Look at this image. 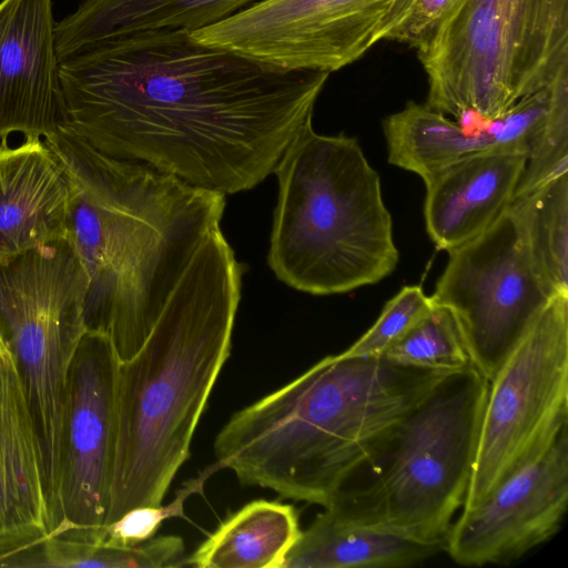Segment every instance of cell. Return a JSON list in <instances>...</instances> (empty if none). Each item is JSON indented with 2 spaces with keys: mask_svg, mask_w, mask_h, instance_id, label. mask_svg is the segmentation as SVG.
<instances>
[{
  "mask_svg": "<svg viewBox=\"0 0 568 568\" xmlns=\"http://www.w3.org/2000/svg\"><path fill=\"white\" fill-rule=\"evenodd\" d=\"M59 73L67 126L95 150L224 195L273 173L329 75L274 68L183 29L101 40Z\"/></svg>",
  "mask_w": 568,
  "mask_h": 568,
  "instance_id": "6da1fadb",
  "label": "cell"
},
{
  "mask_svg": "<svg viewBox=\"0 0 568 568\" xmlns=\"http://www.w3.org/2000/svg\"><path fill=\"white\" fill-rule=\"evenodd\" d=\"M69 179L64 239L88 280L87 331L120 362L141 348L190 260L220 223L225 195L109 156L68 126L44 139Z\"/></svg>",
  "mask_w": 568,
  "mask_h": 568,
  "instance_id": "7a4b0ae2",
  "label": "cell"
},
{
  "mask_svg": "<svg viewBox=\"0 0 568 568\" xmlns=\"http://www.w3.org/2000/svg\"><path fill=\"white\" fill-rule=\"evenodd\" d=\"M242 266L221 229L197 247L116 382V450L105 525L160 506L230 356Z\"/></svg>",
  "mask_w": 568,
  "mask_h": 568,
  "instance_id": "3957f363",
  "label": "cell"
},
{
  "mask_svg": "<svg viewBox=\"0 0 568 568\" xmlns=\"http://www.w3.org/2000/svg\"><path fill=\"white\" fill-rule=\"evenodd\" d=\"M447 374L326 356L232 415L214 440L215 466L244 485L326 507Z\"/></svg>",
  "mask_w": 568,
  "mask_h": 568,
  "instance_id": "277c9868",
  "label": "cell"
},
{
  "mask_svg": "<svg viewBox=\"0 0 568 568\" xmlns=\"http://www.w3.org/2000/svg\"><path fill=\"white\" fill-rule=\"evenodd\" d=\"M273 173L278 184L267 263L287 286L348 293L389 276L399 261L378 173L356 138H293Z\"/></svg>",
  "mask_w": 568,
  "mask_h": 568,
  "instance_id": "5b68a950",
  "label": "cell"
},
{
  "mask_svg": "<svg viewBox=\"0 0 568 568\" xmlns=\"http://www.w3.org/2000/svg\"><path fill=\"white\" fill-rule=\"evenodd\" d=\"M488 385L475 367L445 375L324 508L445 547L468 489Z\"/></svg>",
  "mask_w": 568,
  "mask_h": 568,
  "instance_id": "8992f818",
  "label": "cell"
},
{
  "mask_svg": "<svg viewBox=\"0 0 568 568\" xmlns=\"http://www.w3.org/2000/svg\"><path fill=\"white\" fill-rule=\"evenodd\" d=\"M418 59L426 105L470 125L568 73V0H460Z\"/></svg>",
  "mask_w": 568,
  "mask_h": 568,
  "instance_id": "52a82bcc",
  "label": "cell"
},
{
  "mask_svg": "<svg viewBox=\"0 0 568 568\" xmlns=\"http://www.w3.org/2000/svg\"><path fill=\"white\" fill-rule=\"evenodd\" d=\"M88 280L64 239L0 260V332L37 434L49 532L62 525L60 447L70 362L87 331Z\"/></svg>",
  "mask_w": 568,
  "mask_h": 568,
  "instance_id": "ba28073f",
  "label": "cell"
},
{
  "mask_svg": "<svg viewBox=\"0 0 568 568\" xmlns=\"http://www.w3.org/2000/svg\"><path fill=\"white\" fill-rule=\"evenodd\" d=\"M556 295L507 207L478 236L448 251L430 298L453 314L475 368L489 382Z\"/></svg>",
  "mask_w": 568,
  "mask_h": 568,
  "instance_id": "9c48e42d",
  "label": "cell"
},
{
  "mask_svg": "<svg viewBox=\"0 0 568 568\" xmlns=\"http://www.w3.org/2000/svg\"><path fill=\"white\" fill-rule=\"evenodd\" d=\"M568 423V295H556L489 381L462 509Z\"/></svg>",
  "mask_w": 568,
  "mask_h": 568,
  "instance_id": "30bf717a",
  "label": "cell"
},
{
  "mask_svg": "<svg viewBox=\"0 0 568 568\" xmlns=\"http://www.w3.org/2000/svg\"><path fill=\"white\" fill-rule=\"evenodd\" d=\"M393 0H264L191 32L200 43L274 68L334 72L381 41Z\"/></svg>",
  "mask_w": 568,
  "mask_h": 568,
  "instance_id": "8fae6325",
  "label": "cell"
},
{
  "mask_svg": "<svg viewBox=\"0 0 568 568\" xmlns=\"http://www.w3.org/2000/svg\"><path fill=\"white\" fill-rule=\"evenodd\" d=\"M568 506V423L505 475L475 507L462 509L445 550L462 566L509 565L552 538Z\"/></svg>",
  "mask_w": 568,
  "mask_h": 568,
  "instance_id": "7c38bea8",
  "label": "cell"
},
{
  "mask_svg": "<svg viewBox=\"0 0 568 568\" xmlns=\"http://www.w3.org/2000/svg\"><path fill=\"white\" fill-rule=\"evenodd\" d=\"M119 365L108 335L83 333L68 371L59 474L62 525L57 530L105 525L116 450Z\"/></svg>",
  "mask_w": 568,
  "mask_h": 568,
  "instance_id": "4fadbf2b",
  "label": "cell"
},
{
  "mask_svg": "<svg viewBox=\"0 0 568 568\" xmlns=\"http://www.w3.org/2000/svg\"><path fill=\"white\" fill-rule=\"evenodd\" d=\"M52 0L0 1V138L44 139L68 125Z\"/></svg>",
  "mask_w": 568,
  "mask_h": 568,
  "instance_id": "5bb4252c",
  "label": "cell"
},
{
  "mask_svg": "<svg viewBox=\"0 0 568 568\" xmlns=\"http://www.w3.org/2000/svg\"><path fill=\"white\" fill-rule=\"evenodd\" d=\"M48 536L39 443L10 352L0 363V567Z\"/></svg>",
  "mask_w": 568,
  "mask_h": 568,
  "instance_id": "9a60e30c",
  "label": "cell"
},
{
  "mask_svg": "<svg viewBox=\"0 0 568 568\" xmlns=\"http://www.w3.org/2000/svg\"><path fill=\"white\" fill-rule=\"evenodd\" d=\"M527 155L488 150L463 158L425 181L426 231L450 251L487 230L509 206Z\"/></svg>",
  "mask_w": 568,
  "mask_h": 568,
  "instance_id": "2e32d148",
  "label": "cell"
},
{
  "mask_svg": "<svg viewBox=\"0 0 568 568\" xmlns=\"http://www.w3.org/2000/svg\"><path fill=\"white\" fill-rule=\"evenodd\" d=\"M71 189L67 173L40 139L0 144V260L64 237Z\"/></svg>",
  "mask_w": 568,
  "mask_h": 568,
  "instance_id": "e0dca14e",
  "label": "cell"
},
{
  "mask_svg": "<svg viewBox=\"0 0 568 568\" xmlns=\"http://www.w3.org/2000/svg\"><path fill=\"white\" fill-rule=\"evenodd\" d=\"M264 0H83L55 23V51L62 61L112 37L158 29L193 32Z\"/></svg>",
  "mask_w": 568,
  "mask_h": 568,
  "instance_id": "ac0fdd59",
  "label": "cell"
},
{
  "mask_svg": "<svg viewBox=\"0 0 568 568\" xmlns=\"http://www.w3.org/2000/svg\"><path fill=\"white\" fill-rule=\"evenodd\" d=\"M445 550L381 528L320 513L288 550L282 568H400Z\"/></svg>",
  "mask_w": 568,
  "mask_h": 568,
  "instance_id": "d6986e66",
  "label": "cell"
},
{
  "mask_svg": "<svg viewBox=\"0 0 568 568\" xmlns=\"http://www.w3.org/2000/svg\"><path fill=\"white\" fill-rule=\"evenodd\" d=\"M383 132L388 163L423 182L463 158L503 150L491 120L471 129L413 101L383 120Z\"/></svg>",
  "mask_w": 568,
  "mask_h": 568,
  "instance_id": "ffe728a7",
  "label": "cell"
},
{
  "mask_svg": "<svg viewBox=\"0 0 568 568\" xmlns=\"http://www.w3.org/2000/svg\"><path fill=\"white\" fill-rule=\"evenodd\" d=\"M301 531L292 506L254 500L225 518L182 567L282 568Z\"/></svg>",
  "mask_w": 568,
  "mask_h": 568,
  "instance_id": "44dd1931",
  "label": "cell"
},
{
  "mask_svg": "<svg viewBox=\"0 0 568 568\" xmlns=\"http://www.w3.org/2000/svg\"><path fill=\"white\" fill-rule=\"evenodd\" d=\"M508 207L546 281L557 294L568 295V173L514 199Z\"/></svg>",
  "mask_w": 568,
  "mask_h": 568,
  "instance_id": "7402d4cb",
  "label": "cell"
},
{
  "mask_svg": "<svg viewBox=\"0 0 568 568\" xmlns=\"http://www.w3.org/2000/svg\"><path fill=\"white\" fill-rule=\"evenodd\" d=\"M404 367L458 372L475 367L455 317L433 302L432 308L383 355Z\"/></svg>",
  "mask_w": 568,
  "mask_h": 568,
  "instance_id": "603a6c76",
  "label": "cell"
},
{
  "mask_svg": "<svg viewBox=\"0 0 568 568\" xmlns=\"http://www.w3.org/2000/svg\"><path fill=\"white\" fill-rule=\"evenodd\" d=\"M568 173V74L556 82L545 121L530 146L514 199Z\"/></svg>",
  "mask_w": 568,
  "mask_h": 568,
  "instance_id": "cb8c5ba5",
  "label": "cell"
},
{
  "mask_svg": "<svg viewBox=\"0 0 568 568\" xmlns=\"http://www.w3.org/2000/svg\"><path fill=\"white\" fill-rule=\"evenodd\" d=\"M433 306L420 285L404 286L384 305L375 323L347 349V356L383 357Z\"/></svg>",
  "mask_w": 568,
  "mask_h": 568,
  "instance_id": "d4e9b609",
  "label": "cell"
},
{
  "mask_svg": "<svg viewBox=\"0 0 568 568\" xmlns=\"http://www.w3.org/2000/svg\"><path fill=\"white\" fill-rule=\"evenodd\" d=\"M460 0H393L383 22L381 40L426 45Z\"/></svg>",
  "mask_w": 568,
  "mask_h": 568,
  "instance_id": "484cf974",
  "label": "cell"
},
{
  "mask_svg": "<svg viewBox=\"0 0 568 568\" xmlns=\"http://www.w3.org/2000/svg\"><path fill=\"white\" fill-rule=\"evenodd\" d=\"M213 464L200 477L184 484L170 504L163 506H144L126 511L119 519L102 527L100 542L111 545H136L154 536L162 523L169 518L183 516L186 499L200 490L212 473L216 471Z\"/></svg>",
  "mask_w": 568,
  "mask_h": 568,
  "instance_id": "4316f807",
  "label": "cell"
},
{
  "mask_svg": "<svg viewBox=\"0 0 568 568\" xmlns=\"http://www.w3.org/2000/svg\"><path fill=\"white\" fill-rule=\"evenodd\" d=\"M10 354V349L0 332V363Z\"/></svg>",
  "mask_w": 568,
  "mask_h": 568,
  "instance_id": "83f0119b",
  "label": "cell"
}]
</instances>
